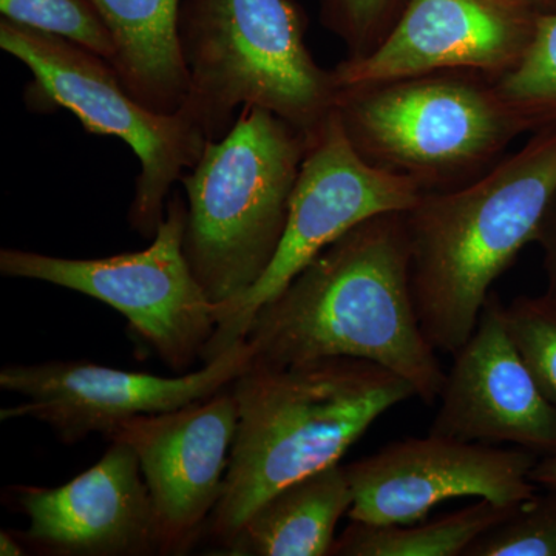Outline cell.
<instances>
[{
    "label": "cell",
    "instance_id": "cell-9",
    "mask_svg": "<svg viewBox=\"0 0 556 556\" xmlns=\"http://www.w3.org/2000/svg\"><path fill=\"white\" fill-rule=\"evenodd\" d=\"M422 195L412 179L368 163L351 144L334 110L309 134L276 257L254 288L219 306L217 331L201 357L203 365L247 339L258 309L325 248L376 215L409 211Z\"/></svg>",
    "mask_w": 556,
    "mask_h": 556
},
{
    "label": "cell",
    "instance_id": "cell-26",
    "mask_svg": "<svg viewBox=\"0 0 556 556\" xmlns=\"http://www.w3.org/2000/svg\"><path fill=\"white\" fill-rule=\"evenodd\" d=\"M0 555L2 556H22L25 555L24 543L16 533L2 530L0 532Z\"/></svg>",
    "mask_w": 556,
    "mask_h": 556
},
{
    "label": "cell",
    "instance_id": "cell-22",
    "mask_svg": "<svg viewBox=\"0 0 556 556\" xmlns=\"http://www.w3.org/2000/svg\"><path fill=\"white\" fill-rule=\"evenodd\" d=\"M510 338L544 396L556 405V305L546 295H521L504 305Z\"/></svg>",
    "mask_w": 556,
    "mask_h": 556
},
{
    "label": "cell",
    "instance_id": "cell-27",
    "mask_svg": "<svg viewBox=\"0 0 556 556\" xmlns=\"http://www.w3.org/2000/svg\"><path fill=\"white\" fill-rule=\"evenodd\" d=\"M541 13L556 10V0H530Z\"/></svg>",
    "mask_w": 556,
    "mask_h": 556
},
{
    "label": "cell",
    "instance_id": "cell-25",
    "mask_svg": "<svg viewBox=\"0 0 556 556\" xmlns=\"http://www.w3.org/2000/svg\"><path fill=\"white\" fill-rule=\"evenodd\" d=\"M530 479L540 489H556V453L541 456L530 473Z\"/></svg>",
    "mask_w": 556,
    "mask_h": 556
},
{
    "label": "cell",
    "instance_id": "cell-19",
    "mask_svg": "<svg viewBox=\"0 0 556 556\" xmlns=\"http://www.w3.org/2000/svg\"><path fill=\"white\" fill-rule=\"evenodd\" d=\"M493 83L526 131L556 129V10L540 14L525 56Z\"/></svg>",
    "mask_w": 556,
    "mask_h": 556
},
{
    "label": "cell",
    "instance_id": "cell-7",
    "mask_svg": "<svg viewBox=\"0 0 556 556\" xmlns=\"http://www.w3.org/2000/svg\"><path fill=\"white\" fill-rule=\"evenodd\" d=\"M0 49L33 79L25 102L33 112L68 110L93 135L126 142L139 161L129 207L131 230L153 239L170 190L203 155L207 139L181 112L163 115L135 100L104 58L50 33L0 20Z\"/></svg>",
    "mask_w": 556,
    "mask_h": 556
},
{
    "label": "cell",
    "instance_id": "cell-1",
    "mask_svg": "<svg viewBox=\"0 0 556 556\" xmlns=\"http://www.w3.org/2000/svg\"><path fill=\"white\" fill-rule=\"evenodd\" d=\"M247 340L258 367L375 362L427 405L447 376L417 317L405 212L376 215L325 248L258 309Z\"/></svg>",
    "mask_w": 556,
    "mask_h": 556
},
{
    "label": "cell",
    "instance_id": "cell-13",
    "mask_svg": "<svg viewBox=\"0 0 556 556\" xmlns=\"http://www.w3.org/2000/svg\"><path fill=\"white\" fill-rule=\"evenodd\" d=\"M239 426L232 388L172 412L131 417L109 434L137 453L161 555H185L206 532L225 490Z\"/></svg>",
    "mask_w": 556,
    "mask_h": 556
},
{
    "label": "cell",
    "instance_id": "cell-20",
    "mask_svg": "<svg viewBox=\"0 0 556 556\" xmlns=\"http://www.w3.org/2000/svg\"><path fill=\"white\" fill-rule=\"evenodd\" d=\"M5 20L60 36L112 61L115 42L91 0H0Z\"/></svg>",
    "mask_w": 556,
    "mask_h": 556
},
{
    "label": "cell",
    "instance_id": "cell-24",
    "mask_svg": "<svg viewBox=\"0 0 556 556\" xmlns=\"http://www.w3.org/2000/svg\"><path fill=\"white\" fill-rule=\"evenodd\" d=\"M536 241L544 251V269L547 276V291L544 295L556 305V197L548 207Z\"/></svg>",
    "mask_w": 556,
    "mask_h": 556
},
{
    "label": "cell",
    "instance_id": "cell-18",
    "mask_svg": "<svg viewBox=\"0 0 556 556\" xmlns=\"http://www.w3.org/2000/svg\"><path fill=\"white\" fill-rule=\"evenodd\" d=\"M518 506H501L481 497L426 525L351 521L336 540L331 556H464L482 533L510 517Z\"/></svg>",
    "mask_w": 556,
    "mask_h": 556
},
{
    "label": "cell",
    "instance_id": "cell-15",
    "mask_svg": "<svg viewBox=\"0 0 556 556\" xmlns=\"http://www.w3.org/2000/svg\"><path fill=\"white\" fill-rule=\"evenodd\" d=\"M428 433L464 442L556 453V405L544 396L490 294L473 334L453 354Z\"/></svg>",
    "mask_w": 556,
    "mask_h": 556
},
{
    "label": "cell",
    "instance_id": "cell-2",
    "mask_svg": "<svg viewBox=\"0 0 556 556\" xmlns=\"http://www.w3.org/2000/svg\"><path fill=\"white\" fill-rule=\"evenodd\" d=\"M230 388L239 426L225 490L206 526L218 544L278 490L340 464L380 416L416 396L396 372L351 357L251 365Z\"/></svg>",
    "mask_w": 556,
    "mask_h": 556
},
{
    "label": "cell",
    "instance_id": "cell-14",
    "mask_svg": "<svg viewBox=\"0 0 556 556\" xmlns=\"http://www.w3.org/2000/svg\"><path fill=\"white\" fill-rule=\"evenodd\" d=\"M9 500L28 519L14 532L49 556L161 555L159 526L135 450L110 442L89 470L60 486H10Z\"/></svg>",
    "mask_w": 556,
    "mask_h": 556
},
{
    "label": "cell",
    "instance_id": "cell-4",
    "mask_svg": "<svg viewBox=\"0 0 556 556\" xmlns=\"http://www.w3.org/2000/svg\"><path fill=\"white\" fill-rule=\"evenodd\" d=\"M305 31L291 0H182L189 90L179 112L207 141L225 137L247 105L313 134L334 112L339 89Z\"/></svg>",
    "mask_w": 556,
    "mask_h": 556
},
{
    "label": "cell",
    "instance_id": "cell-3",
    "mask_svg": "<svg viewBox=\"0 0 556 556\" xmlns=\"http://www.w3.org/2000/svg\"><path fill=\"white\" fill-rule=\"evenodd\" d=\"M556 197V129L536 131L459 188L427 192L405 212L417 317L437 351L473 334L490 289L540 236Z\"/></svg>",
    "mask_w": 556,
    "mask_h": 556
},
{
    "label": "cell",
    "instance_id": "cell-11",
    "mask_svg": "<svg viewBox=\"0 0 556 556\" xmlns=\"http://www.w3.org/2000/svg\"><path fill=\"white\" fill-rule=\"evenodd\" d=\"M540 457L521 447L496 448L431 433L391 442L345 466L353 490L348 517L368 525H413L456 497L517 506L540 490L530 479Z\"/></svg>",
    "mask_w": 556,
    "mask_h": 556
},
{
    "label": "cell",
    "instance_id": "cell-16",
    "mask_svg": "<svg viewBox=\"0 0 556 556\" xmlns=\"http://www.w3.org/2000/svg\"><path fill=\"white\" fill-rule=\"evenodd\" d=\"M108 25L115 56L109 62L126 90L163 115L178 112L189 90L179 39L182 0H91Z\"/></svg>",
    "mask_w": 556,
    "mask_h": 556
},
{
    "label": "cell",
    "instance_id": "cell-17",
    "mask_svg": "<svg viewBox=\"0 0 556 556\" xmlns=\"http://www.w3.org/2000/svg\"><path fill=\"white\" fill-rule=\"evenodd\" d=\"M351 506L345 466L334 464L270 495L219 546L230 556H331Z\"/></svg>",
    "mask_w": 556,
    "mask_h": 556
},
{
    "label": "cell",
    "instance_id": "cell-6",
    "mask_svg": "<svg viewBox=\"0 0 556 556\" xmlns=\"http://www.w3.org/2000/svg\"><path fill=\"white\" fill-rule=\"evenodd\" d=\"M334 110L368 163L412 179L424 193L479 177L526 134L495 83L471 73L340 89Z\"/></svg>",
    "mask_w": 556,
    "mask_h": 556
},
{
    "label": "cell",
    "instance_id": "cell-21",
    "mask_svg": "<svg viewBox=\"0 0 556 556\" xmlns=\"http://www.w3.org/2000/svg\"><path fill=\"white\" fill-rule=\"evenodd\" d=\"M544 490L482 533L464 556H556V489Z\"/></svg>",
    "mask_w": 556,
    "mask_h": 556
},
{
    "label": "cell",
    "instance_id": "cell-12",
    "mask_svg": "<svg viewBox=\"0 0 556 556\" xmlns=\"http://www.w3.org/2000/svg\"><path fill=\"white\" fill-rule=\"evenodd\" d=\"M540 14L530 0H407L375 50L332 70L336 84L353 89L448 72L495 80L525 56Z\"/></svg>",
    "mask_w": 556,
    "mask_h": 556
},
{
    "label": "cell",
    "instance_id": "cell-23",
    "mask_svg": "<svg viewBox=\"0 0 556 556\" xmlns=\"http://www.w3.org/2000/svg\"><path fill=\"white\" fill-rule=\"evenodd\" d=\"M394 5L396 0H324V20L346 43L348 58L365 56L393 27Z\"/></svg>",
    "mask_w": 556,
    "mask_h": 556
},
{
    "label": "cell",
    "instance_id": "cell-10",
    "mask_svg": "<svg viewBox=\"0 0 556 556\" xmlns=\"http://www.w3.org/2000/svg\"><path fill=\"white\" fill-rule=\"evenodd\" d=\"M252 365L248 340L178 378L124 371L86 361L5 365L0 388L25 399L0 409V420L35 419L73 445L90 434L108 438L131 417L172 412L226 390Z\"/></svg>",
    "mask_w": 556,
    "mask_h": 556
},
{
    "label": "cell",
    "instance_id": "cell-8",
    "mask_svg": "<svg viewBox=\"0 0 556 556\" xmlns=\"http://www.w3.org/2000/svg\"><path fill=\"white\" fill-rule=\"evenodd\" d=\"M186 226L188 203L175 193L152 243L141 251L79 260L5 248L0 273L100 300L126 317L172 371L185 372L214 338L218 311L186 257Z\"/></svg>",
    "mask_w": 556,
    "mask_h": 556
},
{
    "label": "cell",
    "instance_id": "cell-5",
    "mask_svg": "<svg viewBox=\"0 0 556 556\" xmlns=\"http://www.w3.org/2000/svg\"><path fill=\"white\" fill-rule=\"evenodd\" d=\"M308 141L288 121L247 105L181 178L186 257L218 308L254 288L276 257Z\"/></svg>",
    "mask_w": 556,
    "mask_h": 556
}]
</instances>
